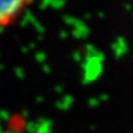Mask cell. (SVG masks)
Here are the masks:
<instances>
[{
  "label": "cell",
  "instance_id": "cell-1",
  "mask_svg": "<svg viewBox=\"0 0 133 133\" xmlns=\"http://www.w3.org/2000/svg\"><path fill=\"white\" fill-rule=\"evenodd\" d=\"M29 1H0V32L14 25L27 11Z\"/></svg>",
  "mask_w": 133,
  "mask_h": 133
}]
</instances>
